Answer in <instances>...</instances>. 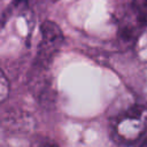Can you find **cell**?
I'll return each mask as SVG.
<instances>
[{
  "label": "cell",
  "mask_w": 147,
  "mask_h": 147,
  "mask_svg": "<svg viewBox=\"0 0 147 147\" xmlns=\"http://www.w3.org/2000/svg\"><path fill=\"white\" fill-rule=\"evenodd\" d=\"M9 94V82L3 74V71L0 69V103L3 102Z\"/></svg>",
  "instance_id": "2"
},
{
  "label": "cell",
  "mask_w": 147,
  "mask_h": 147,
  "mask_svg": "<svg viewBox=\"0 0 147 147\" xmlns=\"http://www.w3.org/2000/svg\"><path fill=\"white\" fill-rule=\"evenodd\" d=\"M138 9H140V15L142 17L146 16V10H147V0H140L138 2Z\"/></svg>",
  "instance_id": "3"
},
{
  "label": "cell",
  "mask_w": 147,
  "mask_h": 147,
  "mask_svg": "<svg viewBox=\"0 0 147 147\" xmlns=\"http://www.w3.org/2000/svg\"><path fill=\"white\" fill-rule=\"evenodd\" d=\"M37 147H57V145L54 144V142H48V141H46V142H41V144H39Z\"/></svg>",
  "instance_id": "4"
},
{
  "label": "cell",
  "mask_w": 147,
  "mask_h": 147,
  "mask_svg": "<svg viewBox=\"0 0 147 147\" xmlns=\"http://www.w3.org/2000/svg\"><path fill=\"white\" fill-rule=\"evenodd\" d=\"M139 147H147V138H146V139H145V140L139 145Z\"/></svg>",
  "instance_id": "5"
},
{
  "label": "cell",
  "mask_w": 147,
  "mask_h": 147,
  "mask_svg": "<svg viewBox=\"0 0 147 147\" xmlns=\"http://www.w3.org/2000/svg\"><path fill=\"white\" fill-rule=\"evenodd\" d=\"M41 40L37 52V62L47 65L63 44L64 37L59 25L52 21H45L40 26Z\"/></svg>",
  "instance_id": "1"
}]
</instances>
